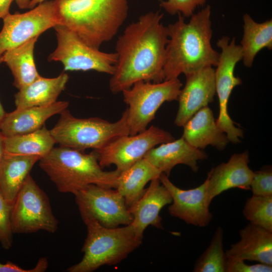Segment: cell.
<instances>
[{"instance_id": "cell-1", "label": "cell", "mask_w": 272, "mask_h": 272, "mask_svg": "<svg viewBox=\"0 0 272 272\" xmlns=\"http://www.w3.org/2000/svg\"><path fill=\"white\" fill-rule=\"evenodd\" d=\"M163 14L150 12L127 26L115 46V70L109 81L114 94L143 81H164L163 67L168 42L167 27L161 22Z\"/></svg>"}, {"instance_id": "cell-2", "label": "cell", "mask_w": 272, "mask_h": 272, "mask_svg": "<svg viewBox=\"0 0 272 272\" xmlns=\"http://www.w3.org/2000/svg\"><path fill=\"white\" fill-rule=\"evenodd\" d=\"M178 14L167 27L168 42L163 67L164 81L178 78L208 66H216L220 53L211 45V8L207 5L188 22Z\"/></svg>"}, {"instance_id": "cell-3", "label": "cell", "mask_w": 272, "mask_h": 272, "mask_svg": "<svg viewBox=\"0 0 272 272\" xmlns=\"http://www.w3.org/2000/svg\"><path fill=\"white\" fill-rule=\"evenodd\" d=\"M59 24L92 47L112 39L125 20L126 0H54Z\"/></svg>"}, {"instance_id": "cell-4", "label": "cell", "mask_w": 272, "mask_h": 272, "mask_svg": "<svg viewBox=\"0 0 272 272\" xmlns=\"http://www.w3.org/2000/svg\"><path fill=\"white\" fill-rule=\"evenodd\" d=\"M39 166L61 193H76L90 184L115 188L117 170L104 171L96 153L89 154L69 148H53L39 160Z\"/></svg>"}, {"instance_id": "cell-5", "label": "cell", "mask_w": 272, "mask_h": 272, "mask_svg": "<svg viewBox=\"0 0 272 272\" xmlns=\"http://www.w3.org/2000/svg\"><path fill=\"white\" fill-rule=\"evenodd\" d=\"M84 223L87 229L82 249L84 256L67 271L92 272L103 265L117 264L142 244V239L137 237L130 224L107 228L93 220Z\"/></svg>"}, {"instance_id": "cell-6", "label": "cell", "mask_w": 272, "mask_h": 272, "mask_svg": "<svg viewBox=\"0 0 272 272\" xmlns=\"http://www.w3.org/2000/svg\"><path fill=\"white\" fill-rule=\"evenodd\" d=\"M59 114L57 123L49 130L61 147L81 151L97 150L119 137L129 135L126 109L114 122L99 117L78 118L67 109Z\"/></svg>"}, {"instance_id": "cell-7", "label": "cell", "mask_w": 272, "mask_h": 272, "mask_svg": "<svg viewBox=\"0 0 272 272\" xmlns=\"http://www.w3.org/2000/svg\"><path fill=\"white\" fill-rule=\"evenodd\" d=\"M182 86L178 78L160 83L140 81L123 91V100L128 106L129 134L146 130L165 102L178 100Z\"/></svg>"}, {"instance_id": "cell-8", "label": "cell", "mask_w": 272, "mask_h": 272, "mask_svg": "<svg viewBox=\"0 0 272 272\" xmlns=\"http://www.w3.org/2000/svg\"><path fill=\"white\" fill-rule=\"evenodd\" d=\"M14 234L43 230L54 233L58 221L53 215L47 195L29 174L13 205L11 214Z\"/></svg>"}, {"instance_id": "cell-9", "label": "cell", "mask_w": 272, "mask_h": 272, "mask_svg": "<svg viewBox=\"0 0 272 272\" xmlns=\"http://www.w3.org/2000/svg\"><path fill=\"white\" fill-rule=\"evenodd\" d=\"M53 28L57 45L48 61L61 62L65 71L94 70L113 74L117 59L116 52H105L91 47L63 25L58 24Z\"/></svg>"}, {"instance_id": "cell-10", "label": "cell", "mask_w": 272, "mask_h": 272, "mask_svg": "<svg viewBox=\"0 0 272 272\" xmlns=\"http://www.w3.org/2000/svg\"><path fill=\"white\" fill-rule=\"evenodd\" d=\"M217 45L221 52L215 70L216 93L219 103V114L216 123L225 133L229 142L237 144L243 137V131L235 125L227 108L232 90L242 83L241 79L235 76L234 70L236 64L242 59V51L240 45L236 44L235 38L230 42L229 37L223 36L218 40Z\"/></svg>"}, {"instance_id": "cell-11", "label": "cell", "mask_w": 272, "mask_h": 272, "mask_svg": "<svg viewBox=\"0 0 272 272\" xmlns=\"http://www.w3.org/2000/svg\"><path fill=\"white\" fill-rule=\"evenodd\" d=\"M113 189L90 184L74 194L83 222L95 220L107 228L131 223L132 217L123 197Z\"/></svg>"}, {"instance_id": "cell-12", "label": "cell", "mask_w": 272, "mask_h": 272, "mask_svg": "<svg viewBox=\"0 0 272 272\" xmlns=\"http://www.w3.org/2000/svg\"><path fill=\"white\" fill-rule=\"evenodd\" d=\"M174 140L168 131L151 125L136 134L119 137L103 148L94 151L102 168L114 165L121 172L144 158L156 146Z\"/></svg>"}, {"instance_id": "cell-13", "label": "cell", "mask_w": 272, "mask_h": 272, "mask_svg": "<svg viewBox=\"0 0 272 272\" xmlns=\"http://www.w3.org/2000/svg\"><path fill=\"white\" fill-rule=\"evenodd\" d=\"M0 31V57L6 51L39 36L59 24L54 0L45 1L22 14L10 13Z\"/></svg>"}, {"instance_id": "cell-14", "label": "cell", "mask_w": 272, "mask_h": 272, "mask_svg": "<svg viewBox=\"0 0 272 272\" xmlns=\"http://www.w3.org/2000/svg\"><path fill=\"white\" fill-rule=\"evenodd\" d=\"M159 180L172 197L168 207L170 215L195 226L205 227L209 224L213 215L208 199L207 179L198 187L187 190L176 186L164 173L160 175Z\"/></svg>"}, {"instance_id": "cell-15", "label": "cell", "mask_w": 272, "mask_h": 272, "mask_svg": "<svg viewBox=\"0 0 272 272\" xmlns=\"http://www.w3.org/2000/svg\"><path fill=\"white\" fill-rule=\"evenodd\" d=\"M185 77V85L179 95V108L174 121L178 126H183L196 112L212 103L216 93L212 66L186 74Z\"/></svg>"}, {"instance_id": "cell-16", "label": "cell", "mask_w": 272, "mask_h": 272, "mask_svg": "<svg viewBox=\"0 0 272 272\" xmlns=\"http://www.w3.org/2000/svg\"><path fill=\"white\" fill-rule=\"evenodd\" d=\"M248 151L234 154L226 163L212 169L208 174L207 195L211 203L217 195L228 189L237 188L250 190L254 172L249 167Z\"/></svg>"}, {"instance_id": "cell-17", "label": "cell", "mask_w": 272, "mask_h": 272, "mask_svg": "<svg viewBox=\"0 0 272 272\" xmlns=\"http://www.w3.org/2000/svg\"><path fill=\"white\" fill-rule=\"evenodd\" d=\"M172 200L170 192L159 178L151 181L143 195L128 208L132 217L130 225L138 237L142 239L145 229L149 226L162 228L160 211Z\"/></svg>"}, {"instance_id": "cell-18", "label": "cell", "mask_w": 272, "mask_h": 272, "mask_svg": "<svg viewBox=\"0 0 272 272\" xmlns=\"http://www.w3.org/2000/svg\"><path fill=\"white\" fill-rule=\"evenodd\" d=\"M207 158L206 153L191 146L182 137L152 148L144 157L161 173L168 176L172 169L179 164L187 165L196 172L198 170V161Z\"/></svg>"}, {"instance_id": "cell-19", "label": "cell", "mask_w": 272, "mask_h": 272, "mask_svg": "<svg viewBox=\"0 0 272 272\" xmlns=\"http://www.w3.org/2000/svg\"><path fill=\"white\" fill-rule=\"evenodd\" d=\"M239 241L225 252L227 259L272 265V232L251 223L239 232Z\"/></svg>"}, {"instance_id": "cell-20", "label": "cell", "mask_w": 272, "mask_h": 272, "mask_svg": "<svg viewBox=\"0 0 272 272\" xmlns=\"http://www.w3.org/2000/svg\"><path fill=\"white\" fill-rule=\"evenodd\" d=\"M69 103L56 101L47 106L16 109L6 114L0 124V131L5 137L36 131L44 125L50 117L67 109Z\"/></svg>"}, {"instance_id": "cell-21", "label": "cell", "mask_w": 272, "mask_h": 272, "mask_svg": "<svg viewBox=\"0 0 272 272\" xmlns=\"http://www.w3.org/2000/svg\"><path fill=\"white\" fill-rule=\"evenodd\" d=\"M183 127L182 137L196 149L202 150L210 145L223 150L229 142L225 133L218 126L208 106L196 112Z\"/></svg>"}, {"instance_id": "cell-22", "label": "cell", "mask_w": 272, "mask_h": 272, "mask_svg": "<svg viewBox=\"0 0 272 272\" xmlns=\"http://www.w3.org/2000/svg\"><path fill=\"white\" fill-rule=\"evenodd\" d=\"M69 80L66 73L53 78L38 77L31 83L22 87L15 95L16 109L44 106L56 101Z\"/></svg>"}, {"instance_id": "cell-23", "label": "cell", "mask_w": 272, "mask_h": 272, "mask_svg": "<svg viewBox=\"0 0 272 272\" xmlns=\"http://www.w3.org/2000/svg\"><path fill=\"white\" fill-rule=\"evenodd\" d=\"M36 156L5 154L0 165V192L13 205L19 191L35 164Z\"/></svg>"}, {"instance_id": "cell-24", "label": "cell", "mask_w": 272, "mask_h": 272, "mask_svg": "<svg viewBox=\"0 0 272 272\" xmlns=\"http://www.w3.org/2000/svg\"><path fill=\"white\" fill-rule=\"evenodd\" d=\"M162 173L144 158L120 172L115 189L123 197L128 208L143 195L147 183L159 178Z\"/></svg>"}, {"instance_id": "cell-25", "label": "cell", "mask_w": 272, "mask_h": 272, "mask_svg": "<svg viewBox=\"0 0 272 272\" xmlns=\"http://www.w3.org/2000/svg\"><path fill=\"white\" fill-rule=\"evenodd\" d=\"M38 37H34L2 55L3 62L11 70L14 77L13 85L18 90L40 76L34 58V46Z\"/></svg>"}, {"instance_id": "cell-26", "label": "cell", "mask_w": 272, "mask_h": 272, "mask_svg": "<svg viewBox=\"0 0 272 272\" xmlns=\"http://www.w3.org/2000/svg\"><path fill=\"white\" fill-rule=\"evenodd\" d=\"M243 35L241 41L242 60L246 67H251L257 54L263 48L272 49V20L255 22L248 14L243 17Z\"/></svg>"}, {"instance_id": "cell-27", "label": "cell", "mask_w": 272, "mask_h": 272, "mask_svg": "<svg viewBox=\"0 0 272 272\" xmlns=\"http://www.w3.org/2000/svg\"><path fill=\"white\" fill-rule=\"evenodd\" d=\"M56 142L45 125L32 132L5 137V154L36 156L48 154Z\"/></svg>"}, {"instance_id": "cell-28", "label": "cell", "mask_w": 272, "mask_h": 272, "mask_svg": "<svg viewBox=\"0 0 272 272\" xmlns=\"http://www.w3.org/2000/svg\"><path fill=\"white\" fill-rule=\"evenodd\" d=\"M226 257L223 249V230L217 227L210 245L196 261L194 272H225Z\"/></svg>"}, {"instance_id": "cell-29", "label": "cell", "mask_w": 272, "mask_h": 272, "mask_svg": "<svg viewBox=\"0 0 272 272\" xmlns=\"http://www.w3.org/2000/svg\"><path fill=\"white\" fill-rule=\"evenodd\" d=\"M243 214L250 223L272 232V195H253L247 199Z\"/></svg>"}, {"instance_id": "cell-30", "label": "cell", "mask_w": 272, "mask_h": 272, "mask_svg": "<svg viewBox=\"0 0 272 272\" xmlns=\"http://www.w3.org/2000/svg\"><path fill=\"white\" fill-rule=\"evenodd\" d=\"M12 205L9 203L0 192V243L6 250L13 244V232L12 228L11 214Z\"/></svg>"}, {"instance_id": "cell-31", "label": "cell", "mask_w": 272, "mask_h": 272, "mask_svg": "<svg viewBox=\"0 0 272 272\" xmlns=\"http://www.w3.org/2000/svg\"><path fill=\"white\" fill-rule=\"evenodd\" d=\"M250 190L253 195H272L271 166H264L260 170L254 172V175L250 184Z\"/></svg>"}, {"instance_id": "cell-32", "label": "cell", "mask_w": 272, "mask_h": 272, "mask_svg": "<svg viewBox=\"0 0 272 272\" xmlns=\"http://www.w3.org/2000/svg\"><path fill=\"white\" fill-rule=\"evenodd\" d=\"M207 0H165L160 6L168 13L174 15L180 14L184 17H189L194 14L196 8L203 6Z\"/></svg>"}, {"instance_id": "cell-33", "label": "cell", "mask_w": 272, "mask_h": 272, "mask_svg": "<svg viewBox=\"0 0 272 272\" xmlns=\"http://www.w3.org/2000/svg\"><path fill=\"white\" fill-rule=\"evenodd\" d=\"M272 265L258 263L248 264L241 260L226 258L225 272H271Z\"/></svg>"}, {"instance_id": "cell-34", "label": "cell", "mask_w": 272, "mask_h": 272, "mask_svg": "<svg viewBox=\"0 0 272 272\" xmlns=\"http://www.w3.org/2000/svg\"><path fill=\"white\" fill-rule=\"evenodd\" d=\"M48 260L46 257L40 258L36 266L31 269H24L10 261L6 263L0 262V272H42L48 267Z\"/></svg>"}, {"instance_id": "cell-35", "label": "cell", "mask_w": 272, "mask_h": 272, "mask_svg": "<svg viewBox=\"0 0 272 272\" xmlns=\"http://www.w3.org/2000/svg\"><path fill=\"white\" fill-rule=\"evenodd\" d=\"M14 0H0V19H4L10 14V8Z\"/></svg>"}, {"instance_id": "cell-36", "label": "cell", "mask_w": 272, "mask_h": 272, "mask_svg": "<svg viewBox=\"0 0 272 272\" xmlns=\"http://www.w3.org/2000/svg\"><path fill=\"white\" fill-rule=\"evenodd\" d=\"M5 155V137L0 131V165Z\"/></svg>"}, {"instance_id": "cell-37", "label": "cell", "mask_w": 272, "mask_h": 272, "mask_svg": "<svg viewBox=\"0 0 272 272\" xmlns=\"http://www.w3.org/2000/svg\"><path fill=\"white\" fill-rule=\"evenodd\" d=\"M18 7L22 9H30L31 0H14Z\"/></svg>"}, {"instance_id": "cell-38", "label": "cell", "mask_w": 272, "mask_h": 272, "mask_svg": "<svg viewBox=\"0 0 272 272\" xmlns=\"http://www.w3.org/2000/svg\"><path fill=\"white\" fill-rule=\"evenodd\" d=\"M3 62L2 56L0 57V64ZM6 112L5 111L1 102H0V124L4 118Z\"/></svg>"}, {"instance_id": "cell-39", "label": "cell", "mask_w": 272, "mask_h": 272, "mask_svg": "<svg viewBox=\"0 0 272 272\" xmlns=\"http://www.w3.org/2000/svg\"><path fill=\"white\" fill-rule=\"evenodd\" d=\"M47 0H31L30 4V9L34 8L37 4L43 2Z\"/></svg>"}]
</instances>
